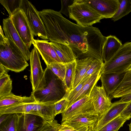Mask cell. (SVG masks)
I'll return each instance as SVG.
<instances>
[{
	"label": "cell",
	"instance_id": "cell-1",
	"mask_svg": "<svg viewBox=\"0 0 131 131\" xmlns=\"http://www.w3.org/2000/svg\"><path fill=\"white\" fill-rule=\"evenodd\" d=\"M39 13L50 42L69 46L77 59L89 57L103 61L102 49L106 37L98 28L75 24L52 9H43Z\"/></svg>",
	"mask_w": 131,
	"mask_h": 131
},
{
	"label": "cell",
	"instance_id": "cell-2",
	"mask_svg": "<svg viewBox=\"0 0 131 131\" xmlns=\"http://www.w3.org/2000/svg\"><path fill=\"white\" fill-rule=\"evenodd\" d=\"M0 34V64L11 71H23L29 66L24 55L13 42L6 37L1 26Z\"/></svg>",
	"mask_w": 131,
	"mask_h": 131
},
{
	"label": "cell",
	"instance_id": "cell-3",
	"mask_svg": "<svg viewBox=\"0 0 131 131\" xmlns=\"http://www.w3.org/2000/svg\"><path fill=\"white\" fill-rule=\"evenodd\" d=\"M44 71L46 85L41 89L32 91L31 95L37 102L55 103L64 96L63 82L48 67Z\"/></svg>",
	"mask_w": 131,
	"mask_h": 131
},
{
	"label": "cell",
	"instance_id": "cell-4",
	"mask_svg": "<svg viewBox=\"0 0 131 131\" xmlns=\"http://www.w3.org/2000/svg\"><path fill=\"white\" fill-rule=\"evenodd\" d=\"M37 102L23 103L0 109V116L7 114L25 113L39 116L46 121L54 120V104Z\"/></svg>",
	"mask_w": 131,
	"mask_h": 131
},
{
	"label": "cell",
	"instance_id": "cell-5",
	"mask_svg": "<svg viewBox=\"0 0 131 131\" xmlns=\"http://www.w3.org/2000/svg\"><path fill=\"white\" fill-rule=\"evenodd\" d=\"M69 12V18L84 27L92 26L104 18L84 0H75L74 3L70 6Z\"/></svg>",
	"mask_w": 131,
	"mask_h": 131
},
{
	"label": "cell",
	"instance_id": "cell-6",
	"mask_svg": "<svg viewBox=\"0 0 131 131\" xmlns=\"http://www.w3.org/2000/svg\"><path fill=\"white\" fill-rule=\"evenodd\" d=\"M131 68V42L122 45L114 55L104 62L101 73H120Z\"/></svg>",
	"mask_w": 131,
	"mask_h": 131
},
{
	"label": "cell",
	"instance_id": "cell-7",
	"mask_svg": "<svg viewBox=\"0 0 131 131\" xmlns=\"http://www.w3.org/2000/svg\"><path fill=\"white\" fill-rule=\"evenodd\" d=\"M21 8L24 12L33 34L44 40H48L45 26L40 17L39 12L31 3L27 0H22Z\"/></svg>",
	"mask_w": 131,
	"mask_h": 131
},
{
	"label": "cell",
	"instance_id": "cell-8",
	"mask_svg": "<svg viewBox=\"0 0 131 131\" xmlns=\"http://www.w3.org/2000/svg\"><path fill=\"white\" fill-rule=\"evenodd\" d=\"M40 54L39 51L35 47L30 52L29 58L30 66V79L32 92L43 88L46 84L45 72L41 66Z\"/></svg>",
	"mask_w": 131,
	"mask_h": 131
},
{
	"label": "cell",
	"instance_id": "cell-9",
	"mask_svg": "<svg viewBox=\"0 0 131 131\" xmlns=\"http://www.w3.org/2000/svg\"><path fill=\"white\" fill-rule=\"evenodd\" d=\"M10 18L23 42L30 49L34 39V35L24 12L21 8L18 9Z\"/></svg>",
	"mask_w": 131,
	"mask_h": 131
},
{
	"label": "cell",
	"instance_id": "cell-10",
	"mask_svg": "<svg viewBox=\"0 0 131 131\" xmlns=\"http://www.w3.org/2000/svg\"><path fill=\"white\" fill-rule=\"evenodd\" d=\"M95 111L100 118L104 115L111 106V99L107 94L104 88L101 86L95 85L90 95Z\"/></svg>",
	"mask_w": 131,
	"mask_h": 131
},
{
	"label": "cell",
	"instance_id": "cell-11",
	"mask_svg": "<svg viewBox=\"0 0 131 131\" xmlns=\"http://www.w3.org/2000/svg\"><path fill=\"white\" fill-rule=\"evenodd\" d=\"M17 131H38L46 121L41 117L33 114L17 113Z\"/></svg>",
	"mask_w": 131,
	"mask_h": 131
},
{
	"label": "cell",
	"instance_id": "cell-12",
	"mask_svg": "<svg viewBox=\"0 0 131 131\" xmlns=\"http://www.w3.org/2000/svg\"><path fill=\"white\" fill-rule=\"evenodd\" d=\"M104 18H112L117 11L119 0H84Z\"/></svg>",
	"mask_w": 131,
	"mask_h": 131
},
{
	"label": "cell",
	"instance_id": "cell-13",
	"mask_svg": "<svg viewBox=\"0 0 131 131\" xmlns=\"http://www.w3.org/2000/svg\"><path fill=\"white\" fill-rule=\"evenodd\" d=\"M86 113L96 114L92 102L90 99V95H86L75 102L62 113V122L69 119L74 115Z\"/></svg>",
	"mask_w": 131,
	"mask_h": 131
},
{
	"label": "cell",
	"instance_id": "cell-14",
	"mask_svg": "<svg viewBox=\"0 0 131 131\" xmlns=\"http://www.w3.org/2000/svg\"><path fill=\"white\" fill-rule=\"evenodd\" d=\"M3 28L6 37L13 42L19 48L27 61L29 60L30 52L16 30L10 18L4 19Z\"/></svg>",
	"mask_w": 131,
	"mask_h": 131
},
{
	"label": "cell",
	"instance_id": "cell-15",
	"mask_svg": "<svg viewBox=\"0 0 131 131\" xmlns=\"http://www.w3.org/2000/svg\"><path fill=\"white\" fill-rule=\"evenodd\" d=\"M99 118V116L95 113H82L74 115L62 122L61 124L67 125L77 130L86 126L94 128Z\"/></svg>",
	"mask_w": 131,
	"mask_h": 131
},
{
	"label": "cell",
	"instance_id": "cell-16",
	"mask_svg": "<svg viewBox=\"0 0 131 131\" xmlns=\"http://www.w3.org/2000/svg\"><path fill=\"white\" fill-rule=\"evenodd\" d=\"M48 41L34 39L32 44L39 51L47 66L53 62H62Z\"/></svg>",
	"mask_w": 131,
	"mask_h": 131
},
{
	"label": "cell",
	"instance_id": "cell-17",
	"mask_svg": "<svg viewBox=\"0 0 131 131\" xmlns=\"http://www.w3.org/2000/svg\"><path fill=\"white\" fill-rule=\"evenodd\" d=\"M130 102H123L118 101L112 103L105 114L99 118L93 131H99L108 122L120 115Z\"/></svg>",
	"mask_w": 131,
	"mask_h": 131
},
{
	"label": "cell",
	"instance_id": "cell-18",
	"mask_svg": "<svg viewBox=\"0 0 131 131\" xmlns=\"http://www.w3.org/2000/svg\"><path fill=\"white\" fill-rule=\"evenodd\" d=\"M126 72L101 74L100 79L108 95L110 96L116 90L124 79Z\"/></svg>",
	"mask_w": 131,
	"mask_h": 131
},
{
	"label": "cell",
	"instance_id": "cell-19",
	"mask_svg": "<svg viewBox=\"0 0 131 131\" xmlns=\"http://www.w3.org/2000/svg\"><path fill=\"white\" fill-rule=\"evenodd\" d=\"M122 45L121 41L115 36L110 35L106 37L102 52L103 59L104 62L111 59Z\"/></svg>",
	"mask_w": 131,
	"mask_h": 131
},
{
	"label": "cell",
	"instance_id": "cell-20",
	"mask_svg": "<svg viewBox=\"0 0 131 131\" xmlns=\"http://www.w3.org/2000/svg\"><path fill=\"white\" fill-rule=\"evenodd\" d=\"M61 62L65 64L71 63L77 59L76 55L68 46L60 43L50 42Z\"/></svg>",
	"mask_w": 131,
	"mask_h": 131
},
{
	"label": "cell",
	"instance_id": "cell-21",
	"mask_svg": "<svg viewBox=\"0 0 131 131\" xmlns=\"http://www.w3.org/2000/svg\"><path fill=\"white\" fill-rule=\"evenodd\" d=\"M37 102L32 95L29 96H18L11 92L9 95L0 99V109L19 104Z\"/></svg>",
	"mask_w": 131,
	"mask_h": 131
},
{
	"label": "cell",
	"instance_id": "cell-22",
	"mask_svg": "<svg viewBox=\"0 0 131 131\" xmlns=\"http://www.w3.org/2000/svg\"><path fill=\"white\" fill-rule=\"evenodd\" d=\"M94 59L92 58L87 57L76 59L73 89L82 80Z\"/></svg>",
	"mask_w": 131,
	"mask_h": 131
},
{
	"label": "cell",
	"instance_id": "cell-23",
	"mask_svg": "<svg viewBox=\"0 0 131 131\" xmlns=\"http://www.w3.org/2000/svg\"><path fill=\"white\" fill-rule=\"evenodd\" d=\"M101 71L97 72L90 78L80 90L69 103L67 108L74 103L86 95H90L92 89L100 79L101 75Z\"/></svg>",
	"mask_w": 131,
	"mask_h": 131
},
{
	"label": "cell",
	"instance_id": "cell-24",
	"mask_svg": "<svg viewBox=\"0 0 131 131\" xmlns=\"http://www.w3.org/2000/svg\"><path fill=\"white\" fill-rule=\"evenodd\" d=\"M66 64V73L64 79L62 82L66 93H68L73 89L76 65V60L71 63Z\"/></svg>",
	"mask_w": 131,
	"mask_h": 131
},
{
	"label": "cell",
	"instance_id": "cell-25",
	"mask_svg": "<svg viewBox=\"0 0 131 131\" xmlns=\"http://www.w3.org/2000/svg\"><path fill=\"white\" fill-rule=\"evenodd\" d=\"M12 82L10 75L8 74L0 76V99L12 92Z\"/></svg>",
	"mask_w": 131,
	"mask_h": 131
},
{
	"label": "cell",
	"instance_id": "cell-26",
	"mask_svg": "<svg viewBox=\"0 0 131 131\" xmlns=\"http://www.w3.org/2000/svg\"><path fill=\"white\" fill-rule=\"evenodd\" d=\"M119 5L118 9L112 20L116 21L127 15L131 12V0H119Z\"/></svg>",
	"mask_w": 131,
	"mask_h": 131
},
{
	"label": "cell",
	"instance_id": "cell-27",
	"mask_svg": "<svg viewBox=\"0 0 131 131\" xmlns=\"http://www.w3.org/2000/svg\"><path fill=\"white\" fill-rule=\"evenodd\" d=\"M129 119L120 115L106 124L99 131H118L125 122Z\"/></svg>",
	"mask_w": 131,
	"mask_h": 131
},
{
	"label": "cell",
	"instance_id": "cell-28",
	"mask_svg": "<svg viewBox=\"0 0 131 131\" xmlns=\"http://www.w3.org/2000/svg\"><path fill=\"white\" fill-rule=\"evenodd\" d=\"M62 82L66 72V64L62 62H54L47 66Z\"/></svg>",
	"mask_w": 131,
	"mask_h": 131
},
{
	"label": "cell",
	"instance_id": "cell-29",
	"mask_svg": "<svg viewBox=\"0 0 131 131\" xmlns=\"http://www.w3.org/2000/svg\"><path fill=\"white\" fill-rule=\"evenodd\" d=\"M22 0H0V3L5 8L10 17L17 10L20 8Z\"/></svg>",
	"mask_w": 131,
	"mask_h": 131
},
{
	"label": "cell",
	"instance_id": "cell-30",
	"mask_svg": "<svg viewBox=\"0 0 131 131\" xmlns=\"http://www.w3.org/2000/svg\"><path fill=\"white\" fill-rule=\"evenodd\" d=\"M16 114H12L6 120L0 124V131H17Z\"/></svg>",
	"mask_w": 131,
	"mask_h": 131
},
{
	"label": "cell",
	"instance_id": "cell-31",
	"mask_svg": "<svg viewBox=\"0 0 131 131\" xmlns=\"http://www.w3.org/2000/svg\"><path fill=\"white\" fill-rule=\"evenodd\" d=\"M131 87V68L126 71L122 82L110 96L114 95Z\"/></svg>",
	"mask_w": 131,
	"mask_h": 131
},
{
	"label": "cell",
	"instance_id": "cell-32",
	"mask_svg": "<svg viewBox=\"0 0 131 131\" xmlns=\"http://www.w3.org/2000/svg\"><path fill=\"white\" fill-rule=\"evenodd\" d=\"M104 63L103 61L101 60L94 59L83 79L90 77L96 72L101 70Z\"/></svg>",
	"mask_w": 131,
	"mask_h": 131
},
{
	"label": "cell",
	"instance_id": "cell-33",
	"mask_svg": "<svg viewBox=\"0 0 131 131\" xmlns=\"http://www.w3.org/2000/svg\"><path fill=\"white\" fill-rule=\"evenodd\" d=\"M69 101L66 96L65 94L61 100L54 104V112L55 116L62 113L67 109Z\"/></svg>",
	"mask_w": 131,
	"mask_h": 131
},
{
	"label": "cell",
	"instance_id": "cell-34",
	"mask_svg": "<svg viewBox=\"0 0 131 131\" xmlns=\"http://www.w3.org/2000/svg\"><path fill=\"white\" fill-rule=\"evenodd\" d=\"M60 125L55 119L46 121L38 131H58Z\"/></svg>",
	"mask_w": 131,
	"mask_h": 131
},
{
	"label": "cell",
	"instance_id": "cell-35",
	"mask_svg": "<svg viewBox=\"0 0 131 131\" xmlns=\"http://www.w3.org/2000/svg\"><path fill=\"white\" fill-rule=\"evenodd\" d=\"M90 77L84 79H83L80 83L70 92L68 93H66L65 95L66 96L68 101V104L80 90Z\"/></svg>",
	"mask_w": 131,
	"mask_h": 131
},
{
	"label": "cell",
	"instance_id": "cell-36",
	"mask_svg": "<svg viewBox=\"0 0 131 131\" xmlns=\"http://www.w3.org/2000/svg\"><path fill=\"white\" fill-rule=\"evenodd\" d=\"M74 1L73 0H61V7L59 12L67 17L69 16V7L74 3Z\"/></svg>",
	"mask_w": 131,
	"mask_h": 131
},
{
	"label": "cell",
	"instance_id": "cell-37",
	"mask_svg": "<svg viewBox=\"0 0 131 131\" xmlns=\"http://www.w3.org/2000/svg\"><path fill=\"white\" fill-rule=\"evenodd\" d=\"M121 115L127 118H131V101L121 113Z\"/></svg>",
	"mask_w": 131,
	"mask_h": 131
},
{
	"label": "cell",
	"instance_id": "cell-38",
	"mask_svg": "<svg viewBox=\"0 0 131 131\" xmlns=\"http://www.w3.org/2000/svg\"><path fill=\"white\" fill-rule=\"evenodd\" d=\"M130 93H131V87L114 95L110 96V97L112 100L113 98L121 97L123 96Z\"/></svg>",
	"mask_w": 131,
	"mask_h": 131
},
{
	"label": "cell",
	"instance_id": "cell-39",
	"mask_svg": "<svg viewBox=\"0 0 131 131\" xmlns=\"http://www.w3.org/2000/svg\"><path fill=\"white\" fill-rule=\"evenodd\" d=\"M78 130L66 125L61 124L58 131H77Z\"/></svg>",
	"mask_w": 131,
	"mask_h": 131
},
{
	"label": "cell",
	"instance_id": "cell-40",
	"mask_svg": "<svg viewBox=\"0 0 131 131\" xmlns=\"http://www.w3.org/2000/svg\"><path fill=\"white\" fill-rule=\"evenodd\" d=\"M131 101V93L126 94L121 97L119 101L120 102H130Z\"/></svg>",
	"mask_w": 131,
	"mask_h": 131
},
{
	"label": "cell",
	"instance_id": "cell-41",
	"mask_svg": "<svg viewBox=\"0 0 131 131\" xmlns=\"http://www.w3.org/2000/svg\"><path fill=\"white\" fill-rule=\"evenodd\" d=\"M9 70L0 64V76L8 74Z\"/></svg>",
	"mask_w": 131,
	"mask_h": 131
},
{
	"label": "cell",
	"instance_id": "cell-42",
	"mask_svg": "<svg viewBox=\"0 0 131 131\" xmlns=\"http://www.w3.org/2000/svg\"><path fill=\"white\" fill-rule=\"evenodd\" d=\"M12 114H4L0 116V124L7 119Z\"/></svg>",
	"mask_w": 131,
	"mask_h": 131
},
{
	"label": "cell",
	"instance_id": "cell-43",
	"mask_svg": "<svg viewBox=\"0 0 131 131\" xmlns=\"http://www.w3.org/2000/svg\"><path fill=\"white\" fill-rule=\"evenodd\" d=\"M93 127H92L84 126L81 127L77 131H93Z\"/></svg>",
	"mask_w": 131,
	"mask_h": 131
},
{
	"label": "cell",
	"instance_id": "cell-44",
	"mask_svg": "<svg viewBox=\"0 0 131 131\" xmlns=\"http://www.w3.org/2000/svg\"><path fill=\"white\" fill-rule=\"evenodd\" d=\"M128 125L129 126V131H131V121L130 124Z\"/></svg>",
	"mask_w": 131,
	"mask_h": 131
}]
</instances>
